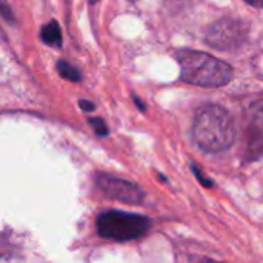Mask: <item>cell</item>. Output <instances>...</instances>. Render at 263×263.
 Masks as SVG:
<instances>
[{"instance_id": "6da1fadb", "label": "cell", "mask_w": 263, "mask_h": 263, "mask_svg": "<svg viewBox=\"0 0 263 263\" xmlns=\"http://www.w3.org/2000/svg\"><path fill=\"white\" fill-rule=\"evenodd\" d=\"M236 123L231 114L219 105L197 109L193 122V137L206 153L227 151L236 142Z\"/></svg>"}, {"instance_id": "7a4b0ae2", "label": "cell", "mask_w": 263, "mask_h": 263, "mask_svg": "<svg viewBox=\"0 0 263 263\" xmlns=\"http://www.w3.org/2000/svg\"><path fill=\"white\" fill-rule=\"evenodd\" d=\"M176 59L180 63L182 80L190 85L217 88L230 83L234 74L227 62L202 51L180 49L176 52Z\"/></svg>"}, {"instance_id": "3957f363", "label": "cell", "mask_w": 263, "mask_h": 263, "mask_svg": "<svg viewBox=\"0 0 263 263\" xmlns=\"http://www.w3.org/2000/svg\"><path fill=\"white\" fill-rule=\"evenodd\" d=\"M97 233L100 237L116 242H128L145 236L151 227L149 219L123 211H106L97 217Z\"/></svg>"}, {"instance_id": "277c9868", "label": "cell", "mask_w": 263, "mask_h": 263, "mask_svg": "<svg viewBox=\"0 0 263 263\" xmlns=\"http://www.w3.org/2000/svg\"><path fill=\"white\" fill-rule=\"evenodd\" d=\"M248 39V26L236 18H222L211 25L206 32V43L220 51L236 49Z\"/></svg>"}, {"instance_id": "5b68a950", "label": "cell", "mask_w": 263, "mask_h": 263, "mask_svg": "<svg viewBox=\"0 0 263 263\" xmlns=\"http://www.w3.org/2000/svg\"><path fill=\"white\" fill-rule=\"evenodd\" d=\"M96 185L106 197L123 202V203L139 205V203H142V200L145 197L143 191L136 183L105 174V173H99L96 176Z\"/></svg>"}, {"instance_id": "8992f818", "label": "cell", "mask_w": 263, "mask_h": 263, "mask_svg": "<svg viewBox=\"0 0 263 263\" xmlns=\"http://www.w3.org/2000/svg\"><path fill=\"white\" fill-rule=\"evenodd\" d=\"M245 154L247 160H257L263 156V100L250 105L245 122Z\"/></svg>"}, {"instance_id": "52a82bcc", "label": "cell", "mask_w": 263, "mask_h": 263, "mask_svg": "<svg viewBox=\"0 0 263 263\" xmlns=\"http://www.w3.org/2000/svg\"><path fill=\"white\" fill-rule=\"evenodd\" d=\"M40 37L49 46H54V48L62 46V31H60V26L55 20H51L49 23L43 25Z\"/></svg>"}, {"instance_id": "ba28073f", "label": "cell", "mask_w": 263, "mask_h": 263, "mask_svg": "<svg viewBox=\"0 0 263 263\" xmlns=\"http://www.w3.org/2000/svg\"><path fill=\"white\" fill-rule=\"evenodd\" d=\"M57 72L69 82H80L82 80V72L66 60L57 62Z\"/></svg>"}, {"instance_id": "9c48e42d", "label": "cell", "mask_w": 263, "mask_h": 263, "mask_svg": "<svg viewBox=\"0 0 263 263\" xmlns=\"http://www.w3.org/2000/svg\"><path fill=\"white\" fill-rule=\"evenodd\" d=\"M89 125L94 128V131L99 134V136H108V126H106V123L102 120V119H89Z\"/></svg>"}, {"instance_id": "30bf717a", "label": "cell", "mask_w": 263, "mask_h": 263, "mask_svg": "<svg viewBox=\"0 0 263 263\" xmlns=\"http://www.w3.org/2000/svg\"><path fill=\"white\" fill-rule=\"evenodd\" d=\"M12 251V245H11V240L9 237L0 234V259H5L11 254Z\"/></svg>"}, {"instance_id": "8fae6325", "label": "cell", "mask_w": 263, "mask_h": 263, "mask_svg": "<svg viewBox=\"0 0 263 263\" xmlns=\"http://www.w3.org/2000/svg\"><path fill=\"white\" fill-rule=\"evenodd\" d=\"M0 14H2L6 20H12V12H11V9L8 8V5H6L5 0H0Z\"/></svg>"}, {"instance_id": "7c38bea8", "label": "cell", "mask_w": 263, "mask_h": 263, "mask_svg": "<svg viewBox=\"0 0 263 263\" xmlns=\"http://www.w3.org/2000/svg\"><path fill=\"white\" fill-rule=\"evenodd\" d=\"M79 105H80V108H82L83 111H86V112H91V111L96 109V105H94L92 102H88V100H80Z\"/></svg>"}, {"instance_id": "4fadbf2b", "label": "cell", "mask_w": 263, "mask_h": 263, "mask_svg": "<svg viewBox=\"0 0 263 263\" xmlns=\"http://www.w3.org/2000/svg\"><path fill=\"white\" fill-rule=\"evenodd\" d=\"M193 171H194V173L197 174V179H199V180H200V182H202V183H203L205 186H211V185H213V182L206 180V179H205V176H203V173H200V171H199V170H197V168H196L194 165H193Z\"/></svg>"}, {"instance_id": "5bb4252c", "label": "cell", "mask_w": 263, "mask_h": 263, "mask_svg": "<svg viewBox=\"0 0 263 263\" xmlns=\"http://www.w3.org/2000/svg\"><path fill=\"white\" fill-rule=\"evenodd\" d=\"M243 2H247V3H248V5H251V6L263 8V0H243Z\"/></svg>"}, {"instance_id": "9a60e30c", "label": "cell", "mask_w": 263, "mask_h": 263, "mask_svg": "<svg viewBox=\"0 0 263 263\" xmlns=\"http://www.w3.org/2000/svg\"><path fill=\"white\" fill-rule=\"evenodd\" d=\"M134 100H136V103H137V106H139L140 109H145V106L142 105V100H139L137 97H134Z\"/></svg>"}, {"instance_id": "2e32d148", "label": "cell", "mask_w": 263, "mask_h": 263, "mask_svg": "<svg viewBox=\"0 0 263 263\" xmlns=\"http://www.w3.org/2000/svg\"><path fill=\"white\" fill-rule=\"evenodd\" d=\"M91 3H96V2H99V0H89Z\"/></svg>"}, {"instance_id": "e0dca14e", "label": "cell", "mask_w": 263, "mask_h": 263, "mask_svg": "<svg viewBox=\"0 0 263 263\" xmlns=\"http://www.w3.org/2000/svg\"><path fill=\"white\" fill-rule=\"evenodd\" d=\"M129 2H137V0H129Z\"/></svg>"}]
</instances>
